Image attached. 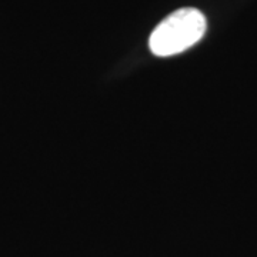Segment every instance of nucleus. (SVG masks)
Segmentation results:
<instances>
[{
  "label": "nucleus",
  "instance_id": "nucleus-1",
  "mask_svg": "<svg viewBox=\"0 0 257 257\" xmlns=\"http://www.w3.org/2000/svg\"><path fill=\"white\" fill-rule=\"evenodd\" d=\"M207 22L200 10L184 8L173 12L157 26L149 39L153 55L169 57L194 46L206 33Z\"/></svg>",
  "mask_w": 257,
  "mask_h": 257
}]
</instances>
